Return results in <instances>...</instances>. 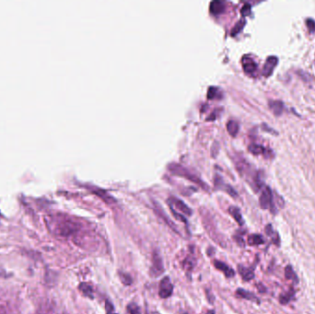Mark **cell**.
I'll use <instances>...</instances> for the list:
<instances>
[{
  "label": "cell",
  "mask_w": 315,
  "mask_h": 314,
  "mask_svg": "<svg viewBox=\"0 0 315 314\" xmlns=\"http://www.w3.org/2000/svg\"><path fill=\"white\" fill-rule=\"evenodd\" d=\"M50 230L58 237L69 238L77 235L81 229V224L77 220L66 216H57L49 223Z\"/></svg>",
  "instance_id": "6da1fadb"
},
{
  "label": "cell",
  "mask_w": 315,
  "mask_h": 314,
  "mask_svg": "<svg viewBox=\"0 0 315 314\" xmlns=\"http://www.w3.org/2000/svg\"><path fill=\"white\" fill-rule=\"evenodd\" d=\"M260 207L263 209H270L272 214L277 213V208L274 203V197H273L272 190L270 189V187L266 186L262 194L260 196L259 198Z\"/></svg>",
  "instance_id": "7a4b0ae2"
},
{
  "label": "cell",
  "mask_w": 315,
  "mask_h": 314,
  "mask_svg": "<svg viewBox=\"0 0 315 314\" xmlns=\"http://www.w3.org/2000/svg\"><path fill=\"white\" fill-rule=\"evenodd\" d=\"M169 168H170V171H171L172 173L178 174V175H181V176H184L185 178L188 179V180H190L192 182H194V183L198 184V185H200V186L206 188V184H205L204 182L201 181L200 179L198 178V177H197L196 175H194L193 173H190L185 167H183L182 165H178V164H176V163H172V164L169 166Z\"/></svg>",
  "instance_id": "3957f363"
},
{
  "label": "cell",
  "mask_w": 315,
  "mask_h": 314,
  "mask_svg": "<svg viewBox=\"0 0 315 314\" xmlns=\"http://www.w3.org/2000/svg\"><path fill=\"white\" fill-rule=\"evenodd\" d=\"M164 272V265L160 253L154 252L152 254V264L150 266L149 274L152 277H160Z\"/></svg>",
  "instance_id": "277c9868"
},
{
  "label": "cell",
  "mask_w": 315,
  "mask_h": 314,
  "mask_svg": "<svg viewBox=\"0 0 315 314\" xmlns=\"http://www.w3.org/2000/svg\"><path fill=\"white\" fill-rule=\"evenodd\" d=\"M173 285L169 277H164L161 279L159 288V295L162 299H167L173 294Z\"/></svg>",
  "instance_id": "5b68a950"
},
{
  "label": "cell",
  "mask_w": 315,
  "mask_h": 314,
  "mask_svg": "<svg viewBox=\"0 0 315 314\" xmlns=\"http://www.w3.org/2000/svg\"><path fill=\"white\" fill-rule=\"evenodd\" d=\"M169 204H170L171 208L179 210L180 212H182L183 214H185L186 216H191V209L183 200H181L179 198L174 197H170Z\"/></svg>",
  "instance_id": "8992f818"
},
{
  "label": "cell",
  "mask_w": 315,
  "mask_h": 314,
  "mask_svg": "<svg viewBox=\"0 0 315 314\" xmlns=\"http://www.w3.org/2000/svg\"><path fill=\"white\" fill-rule=\"evenodd\" d=\"M278 63V58L277 56H269L267 57L266 63L264 65V68H263V75L265 77H269L271 76V74L274 71L275 68L277 67Z\"/></svg>",
  "instance_id": "52a82bcc"
},
{
  "label": "cell",
  "mask_w": 315,
  "mask_h": 314,
  "mask_svg": "<svg viewBox=\"0 0 315 314\" xmlns=\"http://www.w3.org/2000/svg\"><path fill=\"white\" fill-rule=\"evenodd\" d=\"M249 151L253 155L263 154L266 158H272L273 151L271 149L265 148L258 144H252L249 146Z\"/></svg>",
  "instance_id": "ba28073f"
},
{
  "label": "cell",
  "mask_w": 315,
  "mask_h": 314,
  "mask_svg": "<svg viewBox=\"0 0 315 314\" xmlns=\"http://www.w3.org/2000/svg\"><path fill=\"white\" fill-rule=\"evenodd\" d=\"M242 67L246 73L253 74V72H255V70L257 69V64L253 58L246 56L242 58Z\"/></svg>",
  "instance_id": "9c48e42d"
},
{
  "label": "cell",
  "mask_w": 315,
  "mask_h": 314,
  "mask_svg": "<svg viewBox=\"0 0 315 314\" xmlns=\"http://www.w3.org/2000/svg\"><path fill=\"white\" fill-rule=\"evenodd\" d=\"M268 106H269L270 110L273 111V113H274L276 116L281 115L282 112H283V110H284V104H283V102L278 101V100L269 101Z\"/></svg>",
  "instance_id": "30bf717a"
},
{
  "label": "cell",
  "mask_w": 315,
  "mask_h": 314,
  "mask_svg": "<svg viewBox=\"0 0 315 314\" xmlns=\"http://www.w3.org/2000/svg\"><path fill=\"white\" fill-rule=\"evenodd\" d=\"M214 265L217 270L222 272L223 274L227 277H233L235 276V272L229 265L220 261H215Z\"/></svg>",
  "instance_id": "8fae6325"
},
{
  "label": "cell",
  "mask_w": 315,
  "mask_h": 314,
  "mask_svg": "<svg viewBox=\"0 0 315 314\" xmlns=\"http://www.w3.org/2000/svg\"><path fill=\"white\" fill-rule=\"evenodd\" d=\"M236 295L242 299H245L247 301H251V302H255V303H260V300L254 295L252 292L248 291V290H243V289H238L236 291Z\"/></svg>",
  "instance_id": "7c38bea8"
},
{
  "label": "cell",
  "mask_w": 315,
  "mask_h": 314,
  "mask_svg": "<svg viewBox=\"0 0 315 314\" xmlns=\"http://www.w3.org/2000/svg\"><path fill=\"white\" fill-rule=\"evenodd\" d=\"M238 269H239V273H240V275H241L242 279L244 281H250V280L253 279V277H254V270H253V268L245 267L243 265H239Z\"/></svg>",
  "instance_id": "4fadbf2b"
},
{
  "label": "cell",
  "mask_w": 315,
  "mask_h": 314,
  "mask_svg": "<svg viewBox=\"0 0 315 314\" xmlns=\"http://www.w3.org/2000/svg\"><path fill=\"white\" fill-rule=\"evenodd\" d=\"M225 9V3L220 0H214L210 3V12L217 15L222 13Z\"/></svg>",
  "instance_id": "5bb4252c"
},
{
  "label": "cell",
  "mask_w": 315,
  "mask_h": 314,
  "mask_svg": "<svg viewBox=\"0 0 315 314\" xmlns=\"http://www.w3.org/2000/svg\"><path fill=\"white\" fill-rule=\"evenodd\" d=\"M229 214L233 216V218H234L236 222H237L240 226H243V225H244V220H243L241 210H240L239 208H237V207H235V206H232V207L229 208Z\"/></svg>",
  "instance_id": "9a60e30c"
},
{
  "label": "cell",
  "mask_w": 315,
  "mask_h": 314,
  "mask_svg": "<svg viewBox=\"0 0 315 314\" xmlns=\"http://www.w3.org/2000/svg\"><path fill=\"white\" fill-rule=\"evenodd\" d=\"M266 233L267 236H269L272 239L273 243L276 244L277 246L280 245V238L278 236V232L274 231L272 225L268 224L266 227Z\"/></svg>",
  "instance_id": "2e32d148"
},
{
  "label": "cell",
  "mask_w": 315,
  "mask_h": 314,
  "mask_svg": "<svg viewBox=\"0 0 315 314\" xmlns=\"http://www.w3.org/2000/svg\"><path fill=\"white\" fill-rule=\"evenodd\" d=\"M264 243H265V240L261 235L252 234L248 237V244L251 246H257Z\"/></svg>",
  "instance_id": "e0dca14e"
},
{
  "label": "cell",
  "mask_w": 315,
  "mask_h": 314,
  "mask_svg": "<svg viewBox=\"0 0 315 314\" xmlns=\"http://www.w3.org/2000/svg\"><path fill=\"white\" fill-rule=\"evenodd\" d=\"M294 296H295V290L293 289H290L289 291H287L286 293H283L279 296V302L283 305L287 304L291 302V300L294 298Z\"/></svg>",
  "instance_id": "ac0fdd59"
},
{
  "label": "cell",
  "mask_w": 315,
  "mask_h": 314,
  "mask_svg": "<svg viewBox=\"0 0 315 314\" xmlns=\"http://www.w3.org/2000/svg\"><path fill=\"white\" fill-rule=\"evenodd\" d=\"M285 277H286L288 280L293 281L295 284L299 282V278L297 277L296 273L292 269V266H291V265H288V266L285 268Z\"/></svg>",
  "instance_id": "d6986e66"
},
{
  "label": "cell",
  "mask_w": 315,
  "mask_h": 314,
  "mask_svg": "<svg viewBox=\"0 0 315 314\" xmlns=\"http://www.w3.org/2000/svg\"><path fill=\"white\" fill-rule=\"evenodd\" d=\"M79 289L81 291V293L85 297H88L89 299H93V290L91 285L88 283H81L79 287Z\"/></svg>",
  "instance_id": "ffe728a7"
},
{
  "label": "cell",
  "mask_w": 315,
  "mask_h": 314,
  "mask_svg": "<svg viewBox=\"0 0 315 314\" xmlns=\"http://www.w3.org/2000/svg\"><path fill=\"white\" fill-rule=\"evenodd\" d=\"M227 129L229 131L230 136H236L239 129H240V126H239V123L235 121H229V123H227Z\"/></svg>",
  "instance_id": "44dd1931"
},
{
  "label": "cell",
  "mask_w": 315,
  "mask_h": 314,
  "mask_svg": "<svg viewBox=\"0 0 315 314\" xmlns=\"http://www.w3.org/2000/svg\"><path fill=\"white\" fill-rule=\"evenodd\" d=\"M244 26H245V20H244V19H241L240 21H238L237 24L235 25L234 27H233V29L231 30V35H232V36L237 35V34L243 29Z\"/></svg>",
  "instance_id": "7402d4cb"
},
{
  "label": "cell",
  "mask_w": 315,
  "mask_h": 314,
  "mask_svg": "<svg viewBox=\"0 0 315 314\" xmlns=\"http://www.w3.org/2000/svg\"><path fill=\"white\" fill-rule=\"evenodd\" d=\"M127 312L129 314H141L140 308L136 303H129L127 305Z\"/></svg>",
  "instance_id": "603a6c76"
},
{
  "label": "cell",
  "mask_w": 315,
  "mask_h": 314,
  "mask_svg": "<svg viewBox=\"0 0 315 314\" xmlns=\"http://www.w3.org/2000/svg\"><path fill=\"white\" fill-rule=\"evenodd\" d=\"M219 93V89L216 87H210L208 90V98L214 99L216 98Z\"/></svg>",
  "instance_id": "cb8c5ba5"
},
{
  "label": "cell",
  "mask_w": 315,
  "mask_h": 314,
  "mask_svg": "<svg viewBox=\"0 0 315 314\" xmlns=\"http://www.w3.org/2000/svg\"><path fill=\"white\" fill-rule=\"evenodd\" d=\"M306 27L311 33H315V21L313 19H307L305 21Z\"/></svg>",
  "instance_id": "d4e9b609"
},
{
  "label": "cell",
  "mask_w": 315,
  "mask_h": 314,
  "mask_svg": "<svg viewBox=\"0 0 315 314\" xmlns=\"http://www.w3.org/2000/svg\"><path fill=\"white\" fill-rule=\"evenodd\" d=\"M120 277H121V280H122V282H123L124 285H131V284H132V282H133L132 278H131V277H130L128 274L121 273V275H120Z\"/></svg>",
  "instance_id": "484cf974"
},
{
  "label": "cell",
  "mask_w": 315,
  "mask_h": 314,
  "mask_svg": "<svg viewBox=\"0 0 315 314\" xmlns=\"http://www.w3.org/2000/svg\"><path fill=\"white\" fill-rule=\"evenodd\" d=\"M251 10H252V6L250 4H245L243 7L241 8V14L243 16H249L251 14Z\"/></svg>",
  "instance_id": "4316f807"
}]
</instances>
